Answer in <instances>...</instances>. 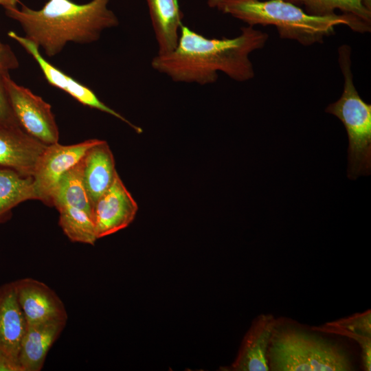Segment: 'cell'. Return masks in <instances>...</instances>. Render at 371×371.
Segmentation results:
<instances>
[{"instance_id": "obj_27", "label": "cell", "mask_w": 371, "mask_h": 371, "mask_svg": "<svg viewBox=\"0 0 371 371\" xmlns=\"http://www.w3.org/2000/svg\"><path fill=\"white\" fill-rule=\"evenodd\" d=\"M221 0H207V5L211 8H216L218 3Z\"/></svg>"}, {"instance_id": "obj_28", "label": "cell", "mask_w": 371, "mask_h": 371, "mask_svg": "<svg viewBox=\"0 0 371 371\" xmlns=\"http://www.w3.org/2000/svg\"><path fill=\"white\" fill-rule=\"evenodd\" d=\"M361 1L368 9L371 10V0H361Z\"/></svg>"}, {"instance_id": "obj_5", "label": "cell", "mask_w": 371, "mask_h": 371, "mask_svg": "<svg viewBox=\"0 0 371 371\" xmlns=\"http://www.w3.org/2000/svg\"><path fill=\"white\" fill-rule=\"evenodd\" d=\"M351 47L342 45L338 49V63L344 76V90L340 98L326 108L344 124L348 138L347 176L355 180L371 172V104L359 95L354 84Z\"/></svg>"}, {"instance_id": "obj_3", "label": "cell", "mask_w": 371, "mask_h": 371, "mask_svg": "<svg viewBox=\"0 0 371 371\" xmlns=\"http://www.w3.org/2000/svg\"><path fill=\"white\" fill-rule=\"evenodd\" d=\"M216 8L250 26H275L281 38L294 40L305 46L323 43L335 34L338 25H346L358 33L371 30V23L354 15H311L284 0H221Z\"/></svg>"}, {"instance_id": "obj_14", "label": "cell", "mask_w": 371, "mask_h": 371, "mask_svg": "<svg viewBox=\"0 0 371 371\" xmlns=\"http://www.w3.org/2000/svg\"><path fill=\"white\" fill-rule=\"evenodd\" d=\"M27 326L13 282L0 286V350L18 362L19 349Z\"/></svg>"}, {"instance_id": "obj_20", "label": "cell", "mask_w": 371, "mask_h": 371, "mask_svg": "<svg viewBox=\"0 0 371 371\" xmlns=\"http://www.w3.org/2000/svg\"><path fill=\"white\" fill-rule=\"evenodd\" d=\"M297 6L303 7L304 10L319 16L335 14V10L341 14H351L371 23V10L368 9L361 0H284Z\"/></svg>"}, {"instance_id": "obj_13", "label": "cell", "mask_w": 371, "mask_h": 371, "mask_svg": "<svg viewBox=\"0 0 371 371\" xmlns=\"http://www.w3.org/2000/svg\"><path fill=\"white\" fill-rule=\"evenodd\" d=\"M67 321L54 319L27 324L18 357L22 371L42 370L49 349L63 332Z\"/></svg>"}, {"instance_id": "obj_12", "label": "cell", "mask_w": 371, "mask_h": 371, "mask_svg": "<svg viewBox=\"0 0 371 371\" xmlns=\"http://www.w3.org/2000/svg\"><path fill=\"white\" fill-rule=\"evenodd\" d=\"M278 324L271 315L261 314L253 322L244 337L238 355L224 370L267 371V350Z\"/></svg>"}, {"instance_id": "obj_1", "label": "cell", "mask_w": 371, "mask_h": 371, "mask_svg": "<svg viewBox=\"0 0 371 371\" xmlns=\"http://www.w3.org/2000/svg\"><path fill=\"white\" fill-rule=\"evenodd\" d=\"M269 35L245 26L234 38H209L182 25L176 47L166 54H157L151 60L153 69L177 82L212 84L218 72L238 82L255 76L250 54L264 47Z\"/></svg>"}, {"instance_id": "obj_17", "label": "cell", "mask_w": 371, "mask_h": 371, "mask_svg": "<svg viewBox=\"0 0 371 371\" xmlns=\"http://www.w3.org/2000/svg\"><path fill=\"white\" fill-rule=\"evenodd\" d=\"M82 158L59 179L51 196L49 206L56 209L61 206L74 207L93 216V205L83 181Z\"/></svg>"}, {"instance_id": "obj_15", "label": "cell", "mask_w": 371, "mask_h": 371, "mask_svg": "<svg viewBox=\"0 0 371 371\" xmlns=\"http://www.w3.org/2000/svg\"><path fill=\"white\" fill-rule=\"evenodd\" d=\"M82 159L83 181L93 207L117 174L115 159L108 143L101 139L87 151Z\"/></svg>"}, {"instance_id": "obj_16", "label": "cell", "mask_w": 371, "mask_h": 371, "mask_svg": "<svg viewBox=\"0 0 371 371\" xmlns=\"http://www.w3.org/2000/svg\"><path fill=\"white\" fill-rule=\"evenodd\" d=\"M157 43V54L171 52L177 46L183 14L178 0H146Z\"/></svg>"}, {"instance_id": "obj_25", "label": "cell", "mask_w": 371, "mask_h": 371, "mask_svg": "<svg viewBox=\"0 0 371 371\" xmlns=\"http://www.w3.org/2000/svg\"><path fill=\"white\" fill-rule=\"evenodd\" d=\"M0 371H22L19 363L0 350Z\"/></svg>"}, {"instance_id": "obj_23", "label": "cell", "mask_w": 371, "mask_h": 371, "mask_svg": "<svg viewBox=\"0 0 371 371\" xmlns=\"http://www.w3.org/2000/svg\"><path fill=\"white\" fill-rule=\"evenodd\" d=\"M9 74L0 71V125H19L14 116L5 86V76Z\"/></svg>"}, {"instance_id": "obj_6", "label": "cell", "mask_w": 371, "mask_h": 371, "mask_svg": "<svg viewBox=\"0 0 371 371\" xmlns=\"http://www.w3.org/2000/svg\"><path fill=\"white\" fill-rule=\"evenodd\" d=\"M5 82L14 116L20 126L41 142H58L59 131L51 105L29 89L17 85L10 75Z\"/></svg>"}, {"instance_id": "obj_21", "label": "cell", "mask_w": 371, "mask_h": 371, "mask_svg": "<svg viewBox=\"0 0 371 371\" xmlns=\"http://www.w3.org/2000/svg\"><path fill=\"white\" fill-rule=\"evenodd\" d=\"M348 332L371 337V311L357 313L346 318L338 319L326 324Z\"/></svg>"}, {"instance_id": "obj_2", "label": "cell", "mask_w": 371, "mask_h": 371, "mask_svg": "<svg viewBox=\"0 0 371 371\" xmlns=\"http://www.w3.org/2000/svg\"><path fill=\"white\" fill-rule=\"evenodd\" d=\"M109 0H93L78 4L71 0H48L38 10L21 3V8H8L6 15L17 21L25 37L51 57L59 54L69 42L91 43L102 32L119 25L107 7Z\"/></svg>"}, {"instance_id": "obj_19", "label": "cell", "mask_w": 371, "mask_h": 371, "mask_svg": "<svg viewBox=\"0 0 371 371\" xmlns=\"http://www.w3.org/2000/svg\"><path fill=\"white\" fill-rule=\"evenodd\" d=\"M58 224L65 236L72 242L93 245L98 240L93 216L85 211L69 206L56 209Z\"/></svg>"}, {"instance_id": "obj_8", "label": "cell", "mask_w": 371, "mask_h": 371, "mask_svg": "<svg viewBox=\"0 0 371 371\" xmlns=\"http://www.w3.org/2000/svg\"><path fill=\"white\" fill-rule=\"evenodd\" d=\"M8 36L19 43L36 61L45 79L52 86L66 92L82 104L110 114L130 126L136 133H142V129L132 124L119 113L102 102L95 93L88 87L49 63L41 54L38 46L25 36L10 31Z\"/></svg>"}, {"instance_id": "obj_7", "label": "cell", "mask_w": 371, "mask_h": 371, "mask_svg": "<svg viewBox=\"0 0 371 371\" xmlns=\"http://www.w3.org/2000/svg\"><path fill=\"white\" fill-rule=\"evenodd\" d=\"M98 140L91 139L71 145L58 142L47 145L38 158L32 176L36 200L49 206L51 196L59 179Z\"/></svg>"}, {"instance_id": "obj_18", "label": "cell", "mask_w": 371, "mask_h": 371, "mask_svg": "<svg viewBox=\"0 0 371 371\" xmlns=\"http://www.w3.org/2000/svg\"><path fill=\"white\" fill-rule=\"evenodd\" d=\"M27 200H36L32 177L0 167V223L9 219L14 207Z\"/></svg>"}, {"instance_id": "obj_24", "label": "cell", "mask_w": 371, "mask_h": 371, "mask_svg": "<svg viewBox=\"0 0 371 371\" xmlns=\"http://www.w3.org/2000/svg\"><path fill=\"white\" fill-rule=\"evenodd\" d=\"M19 66V60L10 47L0 41V71L9 74L10 70L17 69Z\"/></svg>"}, {"instance_id": "obj_10", "label": "cell", "mask_w": 371, "mask_h": 371, "mask_svg": "<svg viewBox=\"0 0 371 371\" xmlns=\"http://www.w3.org/2000/svg\"><path fill=\"white\" fill-rule=\"evenodd\" d=\"M27 324L68 319L64 303L49 286L32 278L13 281Z\"/></svg>"}, {"instance_id": "obj_9", "label": "cell", "mask_w": 371, "mask_h": 371, "mask_svg": "<svg viewBox=\"0 0 371 371\" xmlns=\"http://www.w3.org/2000/svg\"><path fill=\"white\" fill-rule=\"evenodd\" d=\"M138 206L118 173L108 190L93 207L98 239L128 227L134 220Z\"/></svg>"}, {"instance_id": "obj_26", "label": "cell", "mask_w": 371, "mask_h": 371, "mask_svg": "<svg viewBox=\"0 0 371 371\" xmlns=\"http://www.w3.org/2000/svg\"><path fill=\"white\" fill-rule=\"evenodd\" d=\"M19 3H21L19 0H0V5L5 8H15Z\"/></svg>"}, {"instance_id": "obj_22", "label": "cell", "mask_w": 371, "mask_h": 371, "mask_svg": "<svg viewBox=\"0 0 371 371\" xmlns=\"http://www.w3.org/2000/svg\"><path fill=\"white\" fill-rule=\"evenodd\" d=\"M319 330L345 335L357 341L361 350V359L363 369L366 371H370L371 370V337L364 336L326 325L322 328H320Z\"/></svg>"}, {"instance_id": "obj_4", "label": "cell", "mask_w": 371, "mask_h": 371, "mask_svg": "<svg viewBox=\"0 0 371 371\" xmlns=\"http://www.w3.org/2000/svg\"><path fill=\"white\" fill-rule=\"evenodd\" d=\"M272 371H348L353 370L347 352L323 337L278 323L267 350Z\"/></svg>"}, {"instance_id": "obj_11", "label": "cell", "mask_w": 371, "mask_h": 371, "mask_svg": "<svg viewBox=\"0 0 371 371\" xmlns=\"http://www.w3.org/2000/svg\"><path fill=\"white\" fill-rule=\"evenodd\" d=\"M47 146L19 125H0V167L12 170L23 177H32Z\"/></svg>"}]
</instances>
